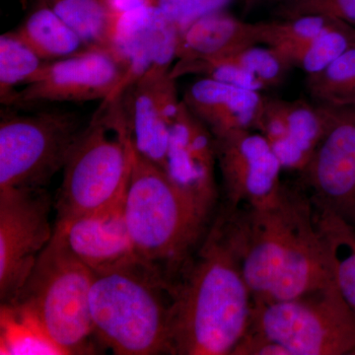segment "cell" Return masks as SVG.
Here are the masks:
<instances>
[{
	"mask_svg": "<svg viewBox=\"0 0 355 355\" xmlns=\"http://www.w3.org/2000/svg\"><path fill=\"white\" fill-rule=\"evenodd\" d=\"M266 97L258 91L203 77L191 84L183 101L214 137L241 130H256Z\"/></svg>",
	"mask_w": 355,
	"mask_h": 355,
	"instance_id": "cell-18",
	"label": "cell"
},
{
	"mask_svg": "<svg viewBox=\"0 0 355 355\" xmlns=\"http://www.w3.org/2000/svg\"><path fill=\"white\" fill-rule=\"evenodd\" d=\"M88 48H112L116 18L105 0H46Z\"/></svg>",
	"mask_w": 355,
	"mask_h": 355,
	"instance_id": "cell-23",
	"label": "cell"
},
{
	"mask_svg": "<svg viewBox=\"0 0 355 355\" xmlns=\"http://www.w3.org/2000/svg\"><path fill=\"white\" fill-rule=\"evenodd\" d=\"M216 165L214 135L182 100L163 171L182 188L218 205Z\"/></svg>",
	"mask_w": 355,
	"mask_h": 355,
	"instance_id": "cell-17",
	"label": "cell"
},
{
	"mask_svg": "<svg viewBox=\"0 0 355 355\" xmlns=\"http://www.w3.org/2000/svg\"><path fill=\"white\" fill-rule=\"evenodd\" d=\"M114 18L144 7L158 6V0H105Z\"/></svg>",
	"mask_w": 355,
	"mask_h": 355,
	"instance_id": "cell-31",
	"label": "cell"
},
{
	"mask_svg": "<svg viewBox=\"0 0 355 355\" xmlns=\"http://www.w3.org/2000/svg\"><path fill=\"white\" fill-rule=\"evenodd\" d=\"M314 209L336 287L355 314V224L330 209Z\"/></svg>",
	"mask_w": 355,
	"mask_h": 355,
	"instance_id": "cell-20",
	"label": "cell"
},
{
	"mask_svg": "<svg viewBox=\"0 0 355 355\" xmlns=\"http://www.w3.org/2000/svg\"><path fill=\"white\" fill-rule=\"evenodd\" d=\"M322 106L328 110L334 116L355 121V100L352 102L345 103V104L334 105V106L322 105Z\"/></svg>",
	"mask_w": 355,
	"mask_h": 355,
	"instance_id": "cell-32",
	"label": "cell"
},
{
	"mask_svg": "<svg viewBox=\"0 0 355 355\" xmlns=\"http://www.w3.org/2000/svg\"><path fill=\"white\" fill-rule=\"evenodd\" d=\"M286 355H355V314L335 280L321 291L275 302H254L246 331Z\"/></svg>",
	"mask_w": 355,
	"mask_h": 355,
	"instance_id": "cell-7",
	"label": "cell"
},
{
	"mask_svg": "<svg viewBox=\"0 0 355 355\" xmlns=\"http://www.w3.org/2000/svg\"><path fill=\"white\" fill-rule=\"evenodd\" d=\"M46 64L14 33L0 37V101L8 106L20 85H27Z\"/></svg>",
	"mask_w": 355,
	"mask_h": 355,
	"instance_id": "cell-25",
	"label": "cell"
},
{
	"mask_svg": "<svg viewBox=\"0 0 355 355\" xmlns=\"http://www.w3.org/2000/svg\"><path fill=\"white\" fill-rule=\"evenodd\" d=\"M44 189L0 190V300L10 302L53 238Z\"/></svg>",
	"mask_w": 355,
	"mask_h": 355,
	"instance_id": "cell-9",
	"label": "cell"
},
{
	"mask_svg": "<svg viewBox=\"0 0 355 355\" xmlns=\"http://www.w3.org/2000/svg\"><path fill=\"white\" fill-rule=\"evenodd\" d=\"M172 284L171 354L232 355L254 299L216 214Z\"/></svg>",
	"mask_w": 355,
	"mask_h": 355,
	"instance_id": "cell-2",
	"label": "cell"
},
{
	"mask_svg": "<svg viewBox=\"0 0 355 355\" xmlns=\"http://www.w3.org/2000/svg\"><path fill=\"white\" fill-rule=\"evenodd\" d=\"M350 222H352V223L355 224V216L354 218L352 219V220H349Z\"/></svg>",
	"mask_w": 355,
	"mask_h": 355,
	"instance_id": "cell-34",
	"label": "cell"
},
{
	"mask_svg": "<svg viewBox=\"0 0 355 355\" xmlns=\"http://www.w3.org/2000/svg\"><path fill=\"white\" fill-rule=\"evenodd\" d=\"M231 1L233 0H158V6L182 32L198 18L224 10Z\"/></svg>",
	"mask_w": 355,
	"mask_h": 355,
	"instance_id": "cell-30",
	"label": "cell"
},
{
	"mask_svg": "<svg viewBox=\"0 0 355 355\" xmlns=\"http://www.w3.org/2000/svg\"><path fill=\"white\" fill-rule=\"evenodd\" d=\"M280 0H243V11L245 14L251 13L254 9L266 4L277 3Z\"/></svg>",
	"mask_w": 355,
	"mask_h": 355,
	"instance_id": "cell-33",
	"label": "cell"
},
{
	"mask_svg": "<svg viewBox=\"0 0 355 355\" xmlns=\"http://www.w3.org/2000/svg\"><path fill=\"white\" fill-rule=\"evenodd\" d=\"M226 57L230 58L243 69L253 74L265 84L266 88L282 83L287 70L291 69L277 51L266 46L254 44Z\"/></svg>",
	"mask_w": 355,
	"mask_h": 355,
	"instance_id": "cell-28",
	"label": "cell"
},
{
	"mask_svg": "<svg viewBox=\"0 0 355 355\" xmlns=\"http://www.w3.org/2000/svg\"><path fill=\"white\" fill-rule=\"evenodd\" d=\"M133 155L121 96L102 101L65 163L55 200L57 222L99 211L125 200Z\"/></svg>",
	"mask_w": 355,
	"mask_h": 355,
	"instance_id": "cell-5",
	"label": "cell"
},
{
	"mask_svg": "<svg viewBox=\"0 0 355 355\" xmlns=\"http://www.w3.org/2000/svg\"><path fill=\"white\" fill-rule=\"evenodd\" d=\"M340 24L345 23L318 15L258 22L261 44L275 50L305 43Z\"/></svg>",
	"mask_w": 355,
	"mask_h": 355,
	"instance_id": "cell-27",
	"label": "cell"
},
{
	"mask_svg": "<svg viewBox=\"0 0 355 355\" xmlns=\"http://www.w3.org/2000/svg\"><path fill=\"white\" fill-rule=\"evenodd\" d=\"M330 125L323 107L266 98L256 130L268 140L282 169L300 173Z\"/></svg>",
	"mask_w": 355,
	"mask_h": 355,
	"instance_id": "cell-15",
	"label": "cell"
},
{
	"mask_svg": "<svg viewBox=\"0 0 355 355\" xmlns=\"http://www.w3.org/2000/svg\"><path fill=\"white\" fill-rule=\"evenodd\" d=\"M65 244L92 272L137 260L125 221V200L55 225Z\"/></svg>",
	"mask_w": 355,
	"mask_h": 355,
	"instance_id": "cell-16",
	"label": "cell"
},
{
	"mask_svg": "<svg viewBox=\"0 0 355 355\" xmlns=\"http://www.w3.org/2000/svg\"><path fill=\"white\" fill-rule=\"evenodd\" d=\"M324 111L330 116V125L309 163L299 173V186L313 205L352 220L355 216V121Z\"/></svg>",
	"mask_w": 355,
	"mask_h": 355,
	"instance_id": "cell-13",
	"label": "cell"
},
{
	"mask_svg": "<svg viewBox=\"0 0 355 355\" xmlns=\"http://www.w3.org/2000/svg\"><path fill=\"white\" fill-rule=\"evenodd\" d=\"M0 354L65 355L36 318L14 304L0 308Z\"/></svg>",
	"mask_w": 355,
	"mask_h": 355,
	"instance_id": "cell-22",
	"label": "cell"
},
{
	"mask_svg": "<svg viewBox=\"0 0 355 355\" xmlns=\"http://www.w3.org/2000/svg\"><path fill=\"white\" fill-rule=\"evenodd\" d=\"M312 95L322 105H340L355 100V46L326 69L307 78Z\"/></svg>",
	"mask_w": 355,
	"mask_h": 355,
	"instance_id": "cell-26",
	"label": "cell"
},
{
	"mask_svg": "<svg viewBox=\"0 0 355 355\" xmlns=\"http://www.w3.org/2000/svg\"><path fill=\"white\" fill-rule=\"evenodd\" d=\"M217 209L135 151L125 216L139 260L173 279L202 242Z\"/></svg>",
	"mask_w": 355,
	"mask_h": 355,
	"instance_id": "cell-3",
	"label": "cell"
},
{
	"mask_svg": "<svg viewBox=\"0 0 355 355\" xmlns=\"http://www.w3.org/2000/svg\"><path fill=\"white\" fill-rule=\"evenodd\" d=\"M93 273L96 340L118 355L171 354L172 279L139 259Z\"/></svg>",
	"mask_w": 355,
	"mask_h": 355,
	"instance_id": "cell-4",
	"label": "cell"
},
{
	"mask_svg": "<svg viewBox=\"0 0 355 355\" xmlns=\"http://www.w3.org/2000/svg\"><path fill=\"white\" fill-rule=\"evenodd\" d=\"M76 114H6L0 121V190L44 189L83 132Z\"/></svg>",
	"mask_w": 355,
	"mask_h": 355,
	"instance_id": "cell-8",
	"label": "cell"
},
{
	"mask_svg": "<svg viewBox=\"0 0 355 355\" xmlns=\"http://www.w3.org/2000/svg\"><path fill=\"white\" fill-rule=\"evenodd\" d=\"M135 153L164 170L182 100L171 73L144 77L120 95ZM119 97V96H118Z\"/></svg>",
	"mask_w": 355,
	"mask_h": 355,
	"instance_id": "cell-14",
	"label": "cell"
},
{
	"mask_svg": "<svg viewBox=\"0 0 355 355\" xmlns=\"http://www.w3.org/2000/svg\"><path fill=\"white\" fill-rule=\"evenodd\" d=\"M275 10L279 19L318 15L355 28V0H280Z\"/></svg>",
	"mask_w": 355,
	"mask_h": 355,
	"instance_id": "cell-29",
	"label": "cell"
},
{
	"mask_svg": "<svg viewBox=\"0 0 355 355\" xmlns=\"http://www.w3.org/2000/svg\"><path fill=\"white\" fill-rule=\"evenodd\" d=\"M125 65L113 48H87L71 57L46 62L8 106L109 99L125 78Z\"/></svg>",
	"mask_w": 355,
	"mask_h": 355,
	"instance_id": "cell-10",
	"label": "cell"
},
{
	"mask_svg": "<svg viewBox=\"0 0 355 355\" xmlns=\"http://www.w3.org/2000/svg\"><path fill=\"white\" fill-rule=\"evenodd\" d=\"M254 44H261L258 22L216 11L193 21L181 32L174 65L226 57Z\"/></svg>",
	"mask_w": 355,
	"mask_h": 355,
	"instance_id": "cell-19",
	"label": "cell"
},
{
	"mask_svg": "<svg viewBox=\"0 0 355 355\" xmlns=\"http://www.w3.org/2000/svg\"><path fill=\"white\" fill-rule=\"evenodd\" d=\"M15 33L46 62L71 57L88 48L80 37L46 4L33 11Z\"/></svg>",
	"mask_w": 355,
	"mask_h": 355,
	"instance_id": "cell-21",
	"label": "cell"
},
{
	"mask_svg": "<svg viewBox=\"0 0 355 355\" xmlns=\"http://www.w3.org/2000/svg\"><path fill=\"white\" fill-rule=\"evenodd\" d=\"M355 46V28L340 24L297 46L275 50L289 67L314 76Z\"/></svg>",
	"mask_w": 355,
	"mask_h": 355,
	"instance_id": "cell-24",
	"label": "cell"
},
{
	"mask_svg": "<svg viewBox=\"0 0 355 355\" xmlns=\"http://www.w3.org/2000/svg\"><path fill=\"white\" fill-rule=\"evenodd\" d=\"M93 277L55 229L25 284L6 304L20 306L36 318L65 355L93 354L89 307Z\"/></svg>",
	"mask_w": 355,
	"mask_h": 355,
	"instance_id": "cell-6",
	"label": "cell"
},
{
	"mask_svg": "<svg viewBox=\"0 0 355 355\" xmlns=\"http://www.w3.org/2000/svg\"><path fill=\"white\" fill-rule=\"evenodd\" d=\"M180 35L178 26L159 6L144 7L116 18L112 48L127 72L116 92L105 101L118 97L144 77L171 73Z\"/></svg>",
	"mask_w": 355,
	"mask_h": 355,
	"instance_id": "cell-12",
	"label": "cell"
},
{
	"mask_svg": "<svg viewBox=\"0 0 355 355\" xmlns=\"http://www.w3.org/2000/svg\"><path fill=\"white\" fill-rule=\"evenodd\" d=\"M216 218L239 263L254 302L301 297L334 282L312 200L282 184L275 198Z\"/></svg>",
	"mask_w": 355,
	"mask_h": 355,
	"instance_id": "cell-1",
	"label": "cell"
},
{
	"mask_svg": "<svg viewBox=\"0 0 355 355\" xmlns=\"http://www.w3.org/2000/svg\"><path fill=\"white\" fill-rule=\"evenodd\" d=\"M225 211L256 207L279 193L282 166L261 132L235 130L214 137Z\"/></svg>",
	"mask_w": 355,
	"mask_h": 355,
	"instance_id": "cell-11",
	"label": "cell"
}]
</instances>
